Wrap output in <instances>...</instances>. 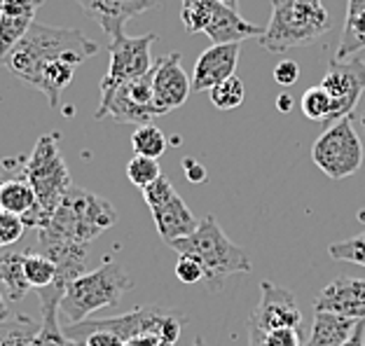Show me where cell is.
Listing matches in <instances>:
<instances>
[{"label": "cell", "mask_w": 365, "mask_h": 346, "mask_svg": "<svg viewBox=\"0 0 365 346\" xmlns=\"http://www.w3.org/2000/svg\"><path fill=\"white\" fill-rule=\"evenodd\" d=\"M94 54H98V45L94 40H89L82 31L45 26V23L33 21L26 36L5 56L3 65L14 78H19L21 82H26V85L36 89L40 73H43L47 63L68 59L82 65Z\"/></svg>", "instance_id": "cell-1"}, {"label": "cell", "mask_w": 365, "mask_h": 346, "mask_svg": "<svg viewBox=\"0 0 365 346\" xmlns=\"http://www.w3.org/2000/svg\"><path fill=\"white\" fill-rule=\"evenodd\" d=\"M169 246L178 255L195 258L202 265L209 290H220L232 274H246L253 269L251 255L222 232L213 216L202 218L192 234L176 238Z\"/></svg>", "instance_id": "cell-2"}, {"label": "cell", "mask_w": 365, "mask_h": 346, "mask_svg": "<svg viewBox=\"0 0 365 346\" xmlns=\"http://www.w3.org/2000/svg\"><path fill=\"white\" fill-rule=\"evenodd\" d=\"M21 176L29 180L38 196L36 209L24 216V222H26V227L40 229L47 225L56 206L61 204L63 194L73 187L71 171L59 150V134H43L38 138L29 159L24 162Z\"/></svg>", "instance_id": "cell-3"}, {"label": "cell", "mask_w": 365, "mask_h": 346, "mask_svg": "<svg viewBox=\"0 0 365 346\" xmlns=\"http://www.w3.org/2000/svg\"><path fill=\"white\" fill-rule=\"evenodd\" d=\"M115 222H118V211L110 201L85 187H71L63 194L61 204L56 206L52 218L47 220V225L40 227L38 232L59 238V241L89 246Z\"/></svg>", "instance_id": "cell-4"}, {"label": "cell", "mask_w": 365, "mask_h": 346, "mask_svg": "<svg viewBox=\"0 0 365 346\" xmlns=\"http://www.w3.org/2000/svg\"><path fill=\"white\" fill-rule=\"evenodd\" d=\"M330 31L323 0H272V16L258 43L267 52H288L317 43Z\"/></svg>", "instance_id": "cell-5"}, {"label": "cell", "mask_w": 365, "mask_h": 346, "mask_svg": "<svg viewBox=\"0 0 365 346\" xmlns=\"http://www.w3.org/2000/svg\"><path fill=\"white\" fill-rule=\"evenodd\" d=\"M131 288H134V281L124 267L113 260H106L98 269L85 271L63 288L59 311L71 323H82L94 311L118 304Z\"/></svg>", "instance_id": "cell-6"}, {"label": "cell", "mask_w": 365, "mask_h": 346, "mask_svg": "<svg viewBox=\"0 0 365 346\" xmlns=\"http://www.w3.org/2000/svg\"><path fill=\"white\" fill-rule=\"evenodd\" d=\"M180 21L187 33H206L213 45L242 43L246 38H260L262 31L246 21L239 10L222 5L220 0H180Z\"/></svg>", "instance_id": "cell-7"}, {"label": "cell", "mask_w": 365, "mask_h": 346, "mask_svg": "<svg viewBox=\"0 0 365 346\" xmlns=\"http://www.w3.org/2000/svg\"><path fill=\"white\" fill-rule=\"evenodd\" d=\"M312 159L330 180L349 178L363 167V143L351 117H342L326 127L312 145Z\"/></svg>", "instance_id": "cell-8"}, {"label": "cell", "mask_w": 365, "mask_h": 346, "mask_svg": "<svg viewBox=\"0 0 365 346\" xmlns=\"http://www.w3.org/2000/svg\"><path fill=\"white\" fill-rule=\"evenodd\" d=\"M157 43L155 33H148V36H138L131 38L127 33H118V36L110 38V45H108V54H110V65H108V73L101 80V103L106 105L110 101V96L118 92V89L129 80H138L150 73L153 68V56H150V45Z\"/></svg>", "instance_id": "cell-9"}, {"label": "cell", "mask_w": 365, "mask_h": 346, "mask_svg": "<svg viewBox=\"0 0 365 346\" xmlns=\"http://www.w3.org/2000/svg\"><path fill=\"white\" fill-rule=\"evenodd\" d=\"M284 327L304 332L300 304L288 288L262 281L260 302L255 304V309L248 316V335H262L272 330H284Z\"/></svg>", "instance_id": "cell-10"}, {"label": "cell", "mask_w": 365, "mask_h": 346, "mask_svg": "<svg viewBox=\"0 0 365 346\" xmlns=\"http://www.w3.org/2000/svg\"><path fill=\"white\" fill-rule=\"evenodd\" d=\"M110 117L118 125H150L153 117H160L153 101V68L148 75L129 80L110 96L106 105H98L94 120Z\"/></svg>", "instance_id": "cell-11"}, {"label": "cell", "mask_w": 365, "mask_h": 346, "mask_svg": "<svg viewBox=\"0 0 365 346\" xmlns=\"http://www.w3.org/2000/svg\"><path fill=\"white\" fill-rule=\"evenodd\" d=\"M321 87L333 98V122L351 117L365 92V61L359 56L346 61H330Z\"/></svg>", "instance_id": "cell-12"}, {"label": "cell", "mask_w": 365, "mask_h": 346, "mask_svg": "<svg viewBox=\"0 0 365 346\" xmlns=\"http://www.w3.org/2000/svg\"><path fill=\"white\" fill-rule=\"evenodd\" d=\"M192 80L180 65V54L171 52L164 56H157L153 63V101L160 115H167L171 110L180 108L187 101Z\"/></svg>", "instance_id": "cell-13"}, {"label": "cell", "mask_w": 365, "mask_h": 346, "mask_svg": "<svg viewBox=\"0 0 365 346\" xmlns=\"http://www.w3.org/2000/svg\"><path fill=\"white\" fill-rule=\"evenodd\" d=\"M239 54H242V43L211 45L204 49L192 70V92H206V89L211 92L222 80L237 75Z\"/></svg>", "instance_id": "cell-14"}, {"label": "cell", "mask_w": 365, "mask_h": 346, "mask_svg": "<svg viewBox=\"0 0 365 346\" xmlns=\"http://www.w3.org/2000/svg\"><path fill=\"white\" fill-rule=\"evenodd\" d=\"M317 311H333V314L365 320V278L337 276L319 293Z\"/></svg>", "instance_id": "cell-15"}, {"label": "cell", "mask_w": 365, "mask_h": 346, "mask_svg": "<svg viewBox=\"0 0 365 346\" xmlns=\"http://www.w3.org/2000/svg\"><path fill=\"white\" fill-rule=\"evenodd\" d=\"M89 19H94L108 36H118L127 21L155 7V0H76Z\"/></svg>", "instance_id": "cell-16"}, {"label": "cell", "mask_w": 365, "mask_h": 346, "mask_svg": "<svg viewBox=\"0 0 365 346\" xmlns=\"http://www.w3.org/2000/svg\"><path fill=\"white\" fill-rule=\"evenodd\" d=\"M150 213H153L157 232H160V236L167 243L176 241V238H182V236H190L199 225V220L192 216V211L187 209V204L180 199L178 192L169 196L167 201L153 206Z\"/></svg>", "instance_id": "cell-17"}, {"label": "cell", "mask_w": 365, "mask_h": 346, "mask_svg": "<svg viewBox=\"0 0 365 346\" xmlns=\"http://www.w3.org/2000/svg\"><path fill=\"white\" fill-rule=\"evenodd\" d=\"M63 288L61 285H47L43 290H38L40 300V332L33 340L31 346H80L78 342L68 340V335L59 327V302H61Z\"/></svg>", "instance_id": "cell-18"}, {"label": "cell", "mask_w": 365, "mask_h": 346, "mask_svg": "<svg viewBox=\"0 0 365 346\" xmlns=\"http://www.w3.org/2000/svg\"><path fill=\"white\" fill-rule=\"evenodd\" d=\"M359 320L333 314V311H317L314 314L309 340L302 346H342L351 337Z\"/></svg>", "instance_id": "cell-19"}, {"label": "cell", "mask_w": 365, "mask_h": 346, "mask_svg": "<svg viewBox=\"0 0 365 346\" xmlns=\"http://www.w3.org/2000/svg\"><path fill=\"white\" fill-rule=\"evenodd\" d=\"M365 49V0H346V16L335 61H346Z\"/></svg>", "instance_id": "cell-20"}, {"label": "cell", "mask_w": 365, "mask_h": 346, "mask_svg": "<svg viewBox=\"0 0 365 346\" xmlns=\"http://www.w3.org/2000/svg\"><path fill=\"white\" fill-rule=\"evenodd\" d=\"M24 258L26 251H14V248H0V285L5 288L7 300L12 304H19L29 295L31 285L24 274Z\"/></svg>", "instance_id": "cell-21"}, {"label": "cell", "mask_w": 365, "mask_h": 346, "mask_svg": "<svg viewBox=\"0 0 365 346\" xmlns=\"http://www.w3.org/2000/svg\"><path fill=\"white\" fill-rule=\"evenodd\" d=\"M38 204V196L26 178H7L0 183V211L14 213V216H26Z\"/></svg>", "instance_id": "cell-22"}, {"label": "cell", "mask_w": 365, "mask_h": 346, "mask_svg": "<svg viewBox=\"0 0 365 346\" xmlns=\"http://www.w3.org/2000/svg\"><path fill=\"white\" fill-rule=\"evenodd\" d=\"M43 320H33L31 316L12 314L0 320V346H31L40 332Z\"/></svg>", "instance_id": "cell-23"}, {"label": "cell", "mask_w": 365, "mask_h": 346, "mask_svg": "<svg viewBox=\"0 0 365 346\" xmlns=\"http://www.w3.org/2000/svg\"><path fill=\"white\" fill-rule=\"evenodd\" d=\"M24 274H26L31 290H43V288L56 283L59 269H56L54 262L40 251H26V258H24Z\"/></svg>", "instance_id": "cell-24"}, {"label": "cell", "mask_w": 365, "mask_h": 346, "mask_svg": "<svg viewBox=\"0 0 365 346\" xmlns=\"http://www.w3.org/2000/svg\"><path fill=\"white\" fill-rule=\"evenodd\" d=\"M167 136L160 127L150 125H140L136 127L134 136H131V147H134V154L140 157H150V159H160L164 152H167Z\"/></svg>", "instance_id": "cell-25"}, {"label": "cell", "mask_w": 365, "mask_h": 346, "mask_svg": "<svg viewBox=\"0 0 365 346\" xmlns=\"http://www.w3.org/2000/svg\"><path fill=\"white\" fill-rule=\"evenodd\" d=\"M302 112L307 120L312 122H333V98L321 85L309 87L302 94Z\"/></svg>", "instance_id": "cell-26"}, {"label": "cell", "mask_w": 365, "mask_h": 346, "mask_svg": "<svg viewBox=\"0 0 365 346\" xmlns=\"http://www.w3.org/2000/svg\"><path fill=\"white\" fill-rule=\"evenodd\" d=\"M36 19H26V16H5L0 14V65L5 63V56L12 52L14 45L26 36L31 23Z\"/></svg>", "instance_id": "cell-27"}, {"label": "cell", "mask_w": 365, "mask_h": 346, "mask_svg": "<svg viewBox=\"0 0 365 346\" xmlns=\"http://www.w3.org/2000/svg\"><path fill=\"white\" fill-rule=\"evenodd\" d=\"M244 98H246V87L237 75L222 80L220 85H215L211 89V103L218 110H235L244 103Z\"/></svg>", "instance_id": "cell-28"}, {"label": "cell", "mask_w": 365, "mask_h": 346, "mask_svg": "<svg viewBox=\"0 0 365 346\" xmlns=\"http://www.w3.org/2000/svg\"><path fill=\"white\" fill-rule=\"evenodd\" d=\"M328 255L337 262H349V265H361L365 267V232L356 234L344 241L330 243Z\"/></svg>", "instance_id": "cell-29"}, {"label": "cell", "mask_w": 365, "mask_h": 346, "mask_svg": "<svg viewBox=\"0 0 365 346\" xmlns=\"http://www.w3.org/2000/svg\"><path fill=\"white\" fill-rule=\"evenodd\" d=\"M160 176H162V169H160V164H157V159L134 154V157H131L129 164H127V178L140 189L148 187L150 183H155Z\"/></svg>", "instance_id": "cell-30"}, {"label": "cell", "mask_w": 365, "mask_h": 346, "mask_svg": "<svg viewBox=\"0 0 365 346\" xmlns=\"http://www.w3.org/2000/svg\"><path fill=\"white\" fill-rule=\"evenodd\" d=\"M304 332L300 330H272L262 335H248V346H302Z\"/></svg>", "instance_id": "cell-31"}, {"label": "cell", "mask_w": 365, "mask_h": 346, "mask_svg": "<svg viewBox=\"0 0 365 346\" xmlns=\"http://www.w3.org/2000/svg\"><path fill=\"white\" fill-rule=\"evenodd\" d=\"M26 222L21 216H14V213L0 211V248H7V246H14L19 238L26 234Z\"/></svg>", "instance_id": "cell-32"}, {"label": "cell", "mask_w": 365, "mask_h": 346, "mask_svg": "<svg viewBox=\"0 0 365 346\" xmlns=\"http://www.w3.org/2000/svg\"><path fill=\"white\" fill-rule=\"evenodd\" d=\"M45 0H0V14L5 16H26L33 19L36 12L43 7Z\"/></svg>", "instance_id": "cell-33"}, {"label": "cell", "mask_w": 365, "mask_h": 346, "mask_svg": "<svg viewBox=\"0 0 365 346\" xmlns=\"http://www.w3.org/2000/svg\"><path fill=\"white\" fill-rule=\"evenodd\" d=\"M173 194H176V189H173L171 180H169V178H164V176H160V178L155 180V183H150L148 187H143V199H145V204H148V209H153V206L162 204V201H167L169 196H173Z\"/></svg>", "instance_id": "cell-34"}, {"label": "cell", "mask_w": 365, "mask_h": 346, "mask_svg": "<svg viewBox=\"0 0 365 346\" xmlns=\"http://www.w3.org/2000/svg\"><path fill=\"white\" fill-rule=\"evenodd\" d=\"M176 278L185 285H195L199 281H204V269L195 258H187V255H180L176 262Z\"/></svg>", "instance_id": "cell-35"}, {"label": "cell", "mask_w": 365, "mask_h": 346, "mask_svg": "<svg viewBox=\"0 0 365 346\" xmlns=\"http://www.w3.org/2000/svg\"><path fill=\"white\" fill-rule=\"evenodd\" d=\"M73 342H78L80 346H124V342L118 335L108 332V330H91V332L76 337Z\"/></svg>", "instance_id": "cell-36"}, {"label": "cell", "mask_w": 365, "mask_h": 346, "mask_svg": "<svg viewBox=\"0 0 365 346\" xmlns=\"http://www.w3.org/2000/svg\"><path fill=\"white\" fill-rule=\"evenodd\" d=\"M300 80V65L290 59H284L277 63V68H274V82L281 87H293L295 82Z\"/></svg>", "instance_id": "cell-37"}, {"label": "cell", "mask_w": 365, "mask_h": 346, "mask_svg": "<svg viewBox=\"0 0 365 346\" xmlns=\"http://www.w3.org/2000/svg\"><path fill=\"white\" fill-rule=\"evenodd\" d=\"M182 169H185V176L190 183H204L206 180V169L195 159H182Z\"/></svg>", "instance_id": "cell-38"}, {"label": "cell", "mask_w": 365, "mask_h": 346, "mask_svg": "<svg viewBox=\"0 0 365 346\" xmlns=\"http://www.w3.org/2000/svg\"><path fill=\"white\" fill-rule=\"evenodd\" d=\"M124 346H162L160 342V337L157 335H136V337H131L129 342H124Z\"/></svg>", "instance_id": "cell-39"}, {"label": "cell", "mask_w": 365, "mask_h": 346, "mask_svg": "<svg viewBox=\"0 0 365 346\" xmlns=\"http://www.w3.org/2000/svg\"><path fill=\"white\" fill-rule=\"evenodd\" d=\"M342 346H365V320H359V323H356L351 337Z\"/></svg>", "instance_id": "cell-40"}, {"label": "cell", "mask_w": 365, "mask_h": 346, "mask_svg": "<svg viewBox=\"0 0 365 346\" xmlns=\"http://www.w3.org/2000/svg\"><path fill=\"white\" fill-rule=\"evenodd\" d=\"M277 108L281 112H290V110H293V96H290V94H281L277 98Z\"/></svg>", "instance_id": "cell-41"}, {"label": "cell", "mask_w": 365, "mask_h": 346, "mask_svg": "<svg viewBox=\"0 0 365 346\" xmlns=\"http://www.w3.org/2000/svg\"><path fill=\"white\" fill-rule=\"evenodd\" d=\"M10 300L5 298L3 290H0V320H5V318H10L12 316V309H10Z\"/></svg>", "instance_id": "cell-42"}, {"label": "cell", "mask_w": 365, "mask_h": 346, "mask_svg": "<svg viewBox=\"0 0 365 346\" xmlns=\"http://www.w3.org/2000/svg\"><path fill=\"white\" fill-rule=\"evenodd\" d=\"M222 5H227V7H232V10H239V0H220Z\"/></svg>", "instance_id": "cell-43"}, {"label": "cell", "mask_w": 365, "mask_h": 346, "mask_svg": "<svg viewBox=\"0 0 365 346\" xmlns=\"http://www.w3.org/2000/svg\"><path fill=\"white\" fill-rule=\"evenodd\" d=\"M190 346H209V344H206V342L202 340V337H197V340H195L192 344H190Z\"/></svg>", "instance_id": "cell-44"}, {"label": "cell", "mask_w": 365, "mask_h": 346, "mask_svg": "<svg viewBox=\"0 0 365 346\" xmlns=\"http://www.w3.org/2000/svg\"><path fill=\"white\" fill-rule=\"evenodd\" d=\"M361 125H363V129H365V115H363V117H361Z\"/></svg>", "instance_id": "cell-45"}]
</instances>
